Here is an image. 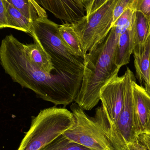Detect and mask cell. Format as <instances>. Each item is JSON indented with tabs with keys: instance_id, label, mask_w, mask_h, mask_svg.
<instances>
[{
	"instance_id": "6da1fadb",
	"label": "cell",
	"mask_w": 150,
	"mask_h": 150,
	"mask_svg": "<svg viewBox=\"0 0 150 150\" xmlns=\"http://www.w3.org/2000/svg\"><path fill=\"white\" fill-rule=\"evenodd\" d=\"M0 63L13 81L55 106L62 105L66 108L74 101L78 93L67 80L38 69L29 59L23 43L12 35L6 36L2 40Z\"/></svg>"
},
{
	"instance_id": "7a4b0ae2",
	"label": "cell",
	"mask_w": 150,
	"mask_h": 150,
	"mask_svg": "<svg viewBox=\"0 0 150 150\" xmlns=\"http://www.w3.org/2000/svg\"><path fill=\"white\" fill-rule=\"evenodd\" d=\"M120 35L113 28L105 38L86 53L81 88L74 101L82 109L90 111L100 101L101 88L120 68L114 62V51Z\"/></svg>"
},
{
	"instance_id": "3957f363",
	"label": "cell",
	"mask_w": 150,
	"mask_h": 150,
	"mask_svg": "<svg viewBox=\"0 0 150 150\" xmlns=\"http://www.w3.org/2000/svg\"><path fill=\"white\" fill-rule=\"evenodd\" d=\"M59 26L47 17H38L32 23L30 34L50 57L55 74L79 91L85 59L76 56L67 47L61 37Z\"/></svg>"
},
{
	"instance_id": "277c9868",
	"label": "cell",
	"mask_w": 150,
	"mask_h": 150,
	"mask_svg": "<svg viewBox=\"0 0 150 150\" xmlns=\"http://www.w3.org/2000/svg\"><path fill=\"white\" fill-rule=\"evenodd\" d=\"M75 123L72 112L56 106L43 109L32 117L30 129L25 133L18 150H40Z\"/></svg>"
},
{
	"instance_id": "5b68a950",
	"label": "cell",
	"mask_w": 150,
	"mask_h": 150,
	"mask_svg": "<svg viewBox=\"0 0 150 150\" xmlns=\"http://www.w3.org/2000/svg\"><path fill=\"white\" fill-rule=\"evenodd\" d=\"M118 0H108L89 16L72 23L85 55L105 38L113 26V12Z\"/></svg>"
},
{
	"instance_id": "8992f818",
	"label": "cell",
	"mask_w": 150,
	"mask_h": 150,
	"mask_svg": "<svg viewBox=\"0 0 150 150\" xmlns=\"http://www.w3.org/2000/svg\"><path fill=\"white\" fill-rule=\"evenodd\" d=\"M70 109L74 124L63 135L91 150H115L94 117L88 116L76 103L72 104Z\"/></svg>"
},
{
	"instance_id": "52a82bcc",
	"label": "cell",
	"mask_w": 150,
	"mask_h": 150,
	"mask_svg": "<svg viewBox=\"0 0 150 150\" xmlns=\"http://www.w3.org/2000/svg\"><path fill=\"white\" fill-rule=\"evenodd\" d=\"M127 84V75L125 72L121 76H115L100 89V100L106 112L100 116L98 124L105 135L114 128L121 112Z\"/></svg>"
},
{
	"instance_id": "ba28073f",
	"label": "cell",
	"mask_w": 150,
	"mask_h": 150,
	"mask_svg": "<svg viewBox=\"0 0 150 150\" xmlns=\"http://www.w3.org/2000/svg\"><path fill=\"white\" fill-rule=\"evenodd\" d=\"M125 72L127 84L123 106L114 128L105 135L115 150H129L128 145L137 137L134 133L133 121L132 82L135 78L129 68Z\"/></svg>"
},
{
	"instance_id": "9c48e42d",
	"label": "cell",
	"mask_w": 150,
	"mask_h": 150,
	"mask_svg": "<svg viewBox=\"0 0 150 150\" xmlns=\"http://www.w3.org/2000/svg\"><path fill=\"white\" fill-rule=\"evenodd\" d=\"M44 9L65 22L72 23L86 16L85 9L80 0H34Z\"/></svg>"
},
{
	"instance_id": "30bf717a",
	"label": "cell",
	"mask_w": 150,
	"mask_h": 150,
	"mask_svg": "<svg viewBox=\"0 0 150 150\" xmlns=\"http://www.w3.org/2000/svg\"><path fill=\"white\" fill-rule=\"evenodd\" d=\"M133 128L136 137L144 132L150 115V95L135 79L132 82Z\"/></svg>"
},
{
	"instance_id": "8fae6325",
	"label": "cell",
	"mask_w": 150,
	"mask_h": 150,
	"mask_svg": "<svg viewBox=\"0 0 150 150\" xmlns=\"http://www.w3.org/2000/svg\"><path fill=\"white\" fill-rule=\"evenodd\" d=\"M137 79L149 94L150 79V34L142 52L134 54Z\"/></svg>"
},
{
	"instance_id": "7c38bea8",
	"label": "cell",
	"mask_w": 150,
	"mask_h": 150,
	"mask_svg": "<svg viewBox=\"0 0 150 150\" xmlns=\"http://www.w3.org/2000/svg\"><path fill=\"white\" fill-rule=\"evenodd\" d=\"M134 50L133 53L142 52L149 35V19L142 13L136 11L132 28Z\"/></svg>"
},
{
	"instance_id": "4fadbf2b",
	"label": "cell",
	"mask_w": 150,
	"mask_h": 150,
	"mask_svg": "<svg viewBox=\"0 0 150 150\" xmlns=\"http://www.w3.org/2000/svg\"><path fill=\"white\" fill-rule=\"evenodd\" d=\"M132 27L127 30L119 36L114 51V62L115 65L121 68L130 61V56L134 50Z\"/></svg>"
},
{
	"instance_id": "5bb4252c",
	"label": "cell",
	"mask_w": 150,
	"mask_h": 150,
	"mask_svg": "<svg viewBox=\"0 0 150 150\" xmlns=\"http://www.w3.org/2000/svg\"><path fill=\"white\" fill-rule=\"evenodd\" d=\"M24 47L31 62L38 69L48 74L55 75L58 76L54 73L50 57L40 45L34 42V44H24Z\"/></svg>"
},
{
	"instance_id": "9a60e30c",
	"label": "cell",
	"mask_w": 150,
	"mask_h": 150,
	"mask_svg": "<svg viewBox=\"0 0 150 150\" xmlns=\"http://www.w3.org/2000/svg\"><path fill=\"white\" fill-rule=\"evenodd\" d=\"M8 28L16 29L30 34L32 23L12 4L5 0Z\"/></svg>"
},
{
	"instance_id": "2e32d148",
	"label": "cell",
	"mask_w": 150,
	"mask_h": 150,
	"mask_svg": "<svg viewBox=\"0 0 150 150\" xmlns=\"http://www.w3.org/2000/svg\"><path fill=\"white\" fill-rule=\"evenodd\" d=\"M32 22L38 17H47L45 9L34 0H6Z\"/></svg>"
},
{
	"instance_id": "e0dca14e",
	"label": "cell",
	"mask_w": 150,
	"mask_h": 150,
	"mask_svg": "<svg viewBox=\"0 0 150 150\" xmlns=\"http://www.w3.org/2000/svg\"><path fill=\"white\" fill-rule=\"evenodd\" d=\"M59 30L62 40L69 49L76 56L85 58L86 55L82 51L72 23L65 22L59 25Z\"/></svg>"
},
{
	"instance_id": "ac0fdd59",
	"label": "cell",
	"mask_w": 150,
	"mask_h": 150,
	"mask_svg": "<svg viewBox=\"0 0 150 150\" xmlns=\"http://www.w3.org/2000/svg\"><path fill=\"white\" fill-rule=\"evenodd\" d=\"M40 150H91L61 135Z\"/></svg>"
},
{
	"instance_id": "d6986e66",
	"label": "cell",
	"mask_w": 150,
	"mask_h": 150,
	"mask_svg": "<svg viewBox=\"0 0 150 150\" xmlns=\"http://www.w3.org/2000/svg\"><path fill=\"white\" fill-rule=\"evenodd\" d=\"M134 6L136 11L142 13L149 19L150 18V0H135Z\"/></svg>"
},
{
	"instance_id": "ffe728a7",
	"label": "cell",
	"mask_w": 150,
	"mask_h": 150,
	"mask_svg": "<svg viewBox=\"0 0 150 150\" xmlns=\"http://www.w3.org/2000/svg\"><path fill=\"white\" fill-rule=\"evenodd\" d=\"M108 0H92L85 9L86 16L88 17L99 8Z\"/></svg>"
},
{
	"instance_id": "44dd1931",
	"label": "cell",
	"mask_w": 150,
	"mask_h": 150,
	"mask_svg": "<svg viewBox=\"0 0 150 150\" xmlns=\"http://www.w3.org/2000/svg\"><path fill=\"white\" fill-rule=\"evenodd\" d=\"M8 28L5 0H0V29Z\"/></svg>"
},
{
	"instance_id": "7402d4cb",
	"label": "cell",
	"mask_w": 150,
	"mask_h": 150,
	"mask_svg": "<svg viewBox=\"0 0 150 150\" xmlns=\"http://www.w3.org/2000/svg\"><path fill=\"white\" fill-rule=\"evenodd\" d=\"M137 138L146 150H150V132L144 131L138 135Z\"/></svg>"
},
{
	"instance_id": "603a6c76",
	"label": "cell",
	"mask_w": 150,
	"mask_h": 150,
	"mask_svg": "<svg viewBox=\"0 0 150 150\" xmlns=\"http://www.w3.org/2000/svg\"><path fill=\"white\" fill-rule=\"evenodd\" d=\"M129 150H147L144 146L139 142L137 137L128 145Z\"/></svg>"
},
{
	"instance_id": "cb8c5ba5",
	"label": "cell",
	"mask_w": 150,
	"mask_h": 150,
	"mask_svg": "<svg viewBox=\"0 0 150 150\" xmlns=\"http://www.w3.org/2000/svg\"><path fill=\"white\" fill-rule=\"evenodd\" d=\"M84 8H85V9L87 8L88 5H89V4L91 1L92 0H80Z\"/></svg>"
},
{
	"instance_id": "d4e9b609",
	"label": "cell",
	"mask_w": 150,
	"mask_h": 150,
	"mask_svg": "<svg viewBox=\"0 0 150 150\" xmlns=\"http://www.w3.org/2000/svg\"><path fill=\"white\" fill-rule=\"evenodd\" d=\"M145 131H148L150 132V115L147 122V125H146V129Z\"/></svg>"
},
{
	"instance_id": "484cf974",
	"label": "cell",
	"mask_w": 150,
	"mask_h": 150,
	"mask_svg": "<svg viewBox=\"0 0 150 150\" xmlns=\"http://www.w3.org/2000/svg\"><path fill=\"white\" fill-rule=\"evenodd\" d=\"M149 33L150 34V18L149 19Z\"/></svg>"
},
{
	"instance_id": "4316f807",
	"label": "cell",
	"mask_w": 150,
	"mask_h": 150,
	"mask_svg": "<svg viewBox=\"0 0 150 150\" xmlns=\"http://www.w3.org/2000/svg\"><path fill=\"white\" fill-rule=\"evenodd\" d=\"M149 95H150V92H149Z\"/></svg>"
}]
</instances>
